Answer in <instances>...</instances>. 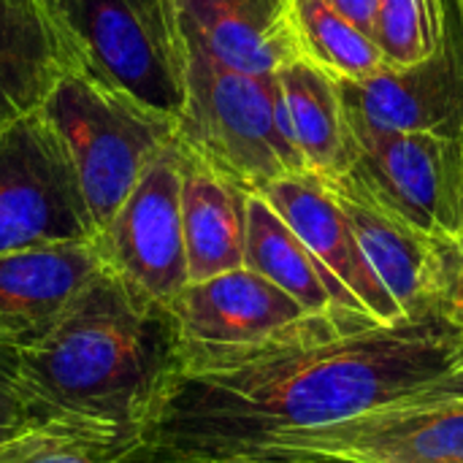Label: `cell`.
<instances>
[{
  "label": "cell",
  "instance_id": "6da1fadb",
  "mask_svg": "<svg viewBox=\"0 0 463 463\" xmlns=\"http://www.w3.org/2000/svg\"><path fill=\"white\" fill-rule=\"evenodd\" d=\"M442 396H463L461 326L334 309L250 347L179 353L144 439L193 463L252 458L285 431Z\"/></svg>",
  "mask_w": 463,
  "mask_h": 463
},
{
  "label": "cell",
  "instance_id": "7a4b0ae2",
  "mask_svg": "<svg viewBox=\"0 0 463 463\" xmlns=\"http://www.w3.org/2000/svg\"><path fill=\"white\" fill-rule=\"evenodd\" d=\"M19 358L38 423L138 442L179 372V334L165 307L100 266Z\"/></svg>",
  "mask_w": 463,
  "mask_h": 463
},
{
  "label": "cell",
  "instance_id": "3957f363",
  "mask_svg": "<svg viewBox=\"0 0 463 463\" xmlns=\"http://www.w3.org/2000/svg\"><path fill=\"white\" fill-rule=\"evenodd\" d=\"M184 49V106L176 119L182 152L247 193L307 174L277 73L252 76L225 68L187 38Z\"/></svg>",
  "mask_w": 463,
  "mask_h": 463
},
{
  "label": "cell",
  "instance_id": "277c9868",
  "mask_svg": "<svg viewBox=\"0 0 463 463\" xmlns=\"http://www.w3.org/2000/svg\"><path fill=\"white\" fill-rule=\"evenodd\" d=\"M68 71L179 119L187 49L176 0H41Z\"/></svg>",
  "mask_w": 463,
  "mask_h": 463
},
{
  "label": "cell",
  "instance_id": "5b68a950",
  "mask_svg": "<svg viewBox=\"0 0 463 463\" xmlns=\"http://www.w3.org/2000/svg\"><path fill=\"white\" fill-rule=\"evenodd\" d=\"M41 111L71 152L98 233L176 138V117L76 71L57 79Z\"/></svg>",
  "mask_w": 463,
  "mask_h": 463
},
{
  "label": "cell",
  "instance_id": "8992f818",
  "mask_svg": "<svg viewBox=\"0 0 463 463\" xmlns=\"http://www.w3.org/2000/svg\"><path fill=\"white\" fill-rule=\"evenodd\" d=\"M98 239L71 152L38 109L0 122V255Z\"/></svg>",
  "mask_w": 463,
  "mask_h": 463
},
{
  "label": "cell",
  "instance_id": "52a82bcc",
  "mask_svg": "<svg viewBox=\"0 0 463 463\" xmlns=\"http://www.w3.org/2000/svg\"><path fill=\"white\" fill-rule=\"evenodd\" d=\"M347 133V168L326 182L331 190L364 198L434 239L458 233L463 141L439 133Z\"/></svg>",
  "mask_w": 463,
  "mask_h": 463
},
{
  "label": "cell",
  "instance_id": "ba28073f",
  "mask_svg": "<svg viewBox=\"0 0 463 463\" xmlns=\"http://www.w3.org/2000/svg\"><path fill=\"white\" fill-rule=\"evenodd\" d=\"M252 458L269 463H463V396L418 399L342 423L285 431Z\"/></svg>",
  "mask_w": 463,
  "mask_h": 463
},
{
  "label": "cell",
  "instance_id": "9c48e42d",
  "mask_svg": "<svg viewBox=\"0 0 463 463\" xmlns=\"http://www.w3.org/2000/svg\"><path fill=\"white\" fill-rule=\"evenodd\" d=\"M95 244L103 266L152 304L168 309L190 285L182 228V149L176 138L149 163Z\"/></svg>",
  "mask_w": 463,
  "mask_h": 463
},
{
  "label": "cell",
  "instance_id": "30bf717a",
  "mask_svg": "<svg viewBox=\"0 0 463 463\" xmlns=\"http://www.w3.org/2000/svg\"><path fill=\"white\" fill-rule=\"evenodd\" d=\"M339 81V79H336ZM350 130L439 133L463 141V5L445 0V35L420 62L339 81Z\"/></svg>",
  "mask_w": 463,
  "mask_h": 463
},
{
  "label": "cell",
  "instance_id": "8fae6325",
  "mask_svg": "<svg viewBox=\"0 0 463 463\" xmlns=\"http://www.w3.org/2000/svg\"><path fill=\"white\" fill-rule=\"evenodd\" d=\"M179 353L236 350L290 328L309 312L247 266L190 282L168 307Z\"/></svg>",
  "mask_w": 463,
  "mask_h": 463
},
{
  "label": "cell",
  "instance_id": "7c38bea8",
  "mask_svg": "<svg viewBox=\"0 0 463 463\" xmlns=\"http://www.w3.org/2000/svg\"><path fill=\"white\" fill-rule=\"evenodd\" d=\"M260 195L372 317L380 323L404 320V312L369 266L347 212L326 182L312 174H296L269 184Z\"/></svg>",
  "mask_w": 463,
  "mask_h": 463
},
{
  "label": "cell",
  "instance_id": "4fadbf2b",
  "mask_svg": "<svg viewBox=\"0 0 463 463\" xmlns=\"http://www.w3.org/2000/svg\"><path fill=\"white\" fill-rule=\"evenodd\" d=\"M100 266L95 239L0 255V345H35Z\"/></svg>",
  "mask_w": 463,
  "mask_h": 463
},
{
  "label": "cell",
  "instance_id": "5bb4252c",
  "mask_svg": "<svg viewBox=\"0 0 463 463\" xmlns=\"http://www.w3.org/2000/svg\"><path fill=\"white\" fill-rule=\"evenodd\" d=\"M187 41L225 68L271 76L301 57L296 0H176Z\"/></svg>",
  "mask_w": 463,
  "mask_h": 463
},
{
  "label": "cell",
  "instance_id": "9a60e30c",
  "mask_svg": "<svg viewBox=\"0 0 463 463\" xmlns=\"http://www.w3.org/2000/svg\"><path fill=\"white\" fill-rule=\"evenodd\" d=\"M250 195L182 152V228L190 282L244 266Z\"/></svg>",
  "mask_w": 463,
  "mask_h": 463
},
{
  "label": "cell",
  "instance_id": "2e32d148",
  "mask_svg": "<svg viewBox=\"0 0 463 463\" xmlns=\"http://www.w3.org/2000/svg\"><path fill=\"white\" fill-rule=\"evenodd\" d=\"M334 195L347 212L369 266L404 317H420L437 309V239L364 198L339 190H334Z\"/></svg>",
  "mask_w": 463,
  "mask_h": 463
},
{
  "label": "cell",
  "instance_id": "e0dca14e",
  "mask_svg": "<svg viewBox=\"0 0 463 463\" xmlns=\"http://www.w3.org/2000/svg\"><path fill=\"white\" fill-rule=\"evenodd\" d=\"M244 266L293 296L309 315L334 309L366 312L260 193H252L247 201Z\"/></svg>",
  "mask_w": 463,
  "mask_h": 463
},
{
  "label": "cell",
  "instance_id": "ac0fdd59",
  "mask_svg": "<svg viewBox=\"0 0 463 463\" xmlns=\"http://www.w3.org/2000/svg\"><path fill=\"white\" fill-rule=\"evenodd\" d=\"M65 71L41 0H0V122L38 109Z\"/></svg>",
  "mask_w": 463,
  "mask_h": 463
},
{
  "label": "cell",
  "instance_id": "d6986e66",
  "mask_svg": "<svg viewBox=\"0 0 463 463\" xmlns=\"http://www.w3.org/2000/svg\"><path fill=\"white\" fill-rule=\"evenodd\" d=\"M277 79L307 174L323 182L342 176L350 157V133L339 81L304 57L285 65Z\"/></svg>",
  "mask_w": 463,
  "mask_h": 463
},
{
  "label": "cell",
  "instance_id": "ffe728a7",
  "mask_svg": "<svg viewBox=\"0 0 463 463\" xmlns=\"http://www.w3.org/2000/svg\"><path fill=\"white\" fill-rule=\"evenodd\" d=\"M296 33L301 57L339 81H361L388 68L380 43L326 0H296Z\"/></svg>",
  "mask_w": 463,
  "mask_h": 463
},
{
  "label": "cell",
  "instance_id": "44dd1931",
  "mask_svg": "<svg viewBox=\"0 0 463 463\" xmlns=\"http://www.w3.org/2000/svg\"><path fill=\"white\" fill-rule=\"evenodd\" d=\"M133 445L62 423H38L0 442V463H114Z\"/></svg>",
  "mask_w": 463,
  "mask_h": 463
},
{
  "label": "cell",
  "instance_id": "7402d4cb",
  "mask_svg": "<svg viewBox=\"0 0 463 463\" xmlns=\"http://www.w3.org/2000/svg\"><path fill=\"white\" fill-rule=\"evenodd\" d=\"M445 35V0H380L374 38L388 65L402 68L437 52Z\"/></svg>",
  "mask_w": 463,
  "mask_h": 463
},
{
  "label": "cell",
  "instance_id": "603a6c76",
  "mask_svg": "<svg viewBox=\"0 0 463 463\" xmlns=\"http://www.w3.org/2000/svg\"><path fill=\"white\" fill-rule=\"evenodd\" d=\"M19 347L0 345V442L38 426L27 396L22 391V358Z\"/></svg>",
  "mask_w": 463,
  "mask_h": 463
},
{
  "label": "cell",
  "instance_id": "cb8c5ba5",
  "mask_svg": "<svg viewBox=\"0 0 463 463\" xmlns=\"http://www.w3.org/2000/svg\"><path fill=\"white\" fill-rule=\"evenodd\" d=\"M437 309L463 328V236L437 239Z\"/></svg>",
  "mask_w": 463,
  "mask_h": 463
},
{
  "label": "cell",
  "instance_id": "d4e9b609",
  "mask_svg": "<svg viewBox=\"0 0 463 463\" xmlns=\"http://www.w3.org/2000/svg\"><path fill=\"white\" fill-rule=\"evenodd\" d=\"M326 3L334 5L339 14H345L350 22H355L364 33H369V35L374 38L380 0H326ZM374 41H377V38H374Z\"/></svg>",
  "mask_w": 463,
  "mask_h": 463
},
{
  "label": "cell",
  "instance_id": "484cf974",
  "mask_svg": "<svg viewBox=\"0 0 463 463\" xmlns=\"http://www.w3.org/2000/svg\"><path fill=\"white\" fill-rule=\"evenodd\" d=\"M114 463H193L187 461V458H179L176 453H171V450H165V448H160V445H155V442H149V439H141V442H136L130 450H125L119 458Z\"/></svg>",
  "mask_w": 463,
  "mask_h": 463
},
{
  "label": "cell",
  "instance_id": "4316f807",
  "mask_svg": "<svg viewBox=\"0 0 463 463\" xmlns=\"http://www.w3.org/2000/svg\"><path fill=\"white\" fill-rule=\"evenodd\" d=\"M456 236H463V174H461V193H458V233Z\"/></svg>",
  "mask_w": 463,
  "mask_h": 463
},
{
  "label": "cell",
  "instance_id": "83f0119b",
  "mask_svg": "<svg viewBox=\"0 0 463 463\" xmlns=\"http://www.w3.org/2000/svg\"><path fill=\"white\" fill-rule=\"evenodd\" d=\"M220 463H269V461H258V458H233V461H220Z\"/></svg>",
  "mask_w": 463,
  "mask_h": 463
},
{
  "label": "cell",
  "instance_id": "f1b7e54d",
  "mask_svg": "<svg viewBox=\"0 0 463 463\" xmlns=\"http://www.w3.org/2000/svg\"><path fill=\"white\" fill-rule=\"evenodd\" d=\"M461 5H463V0H461Z\"/></svg>",
  "mask_w": 463,
  "mask_h": 463
}]
</instances>
